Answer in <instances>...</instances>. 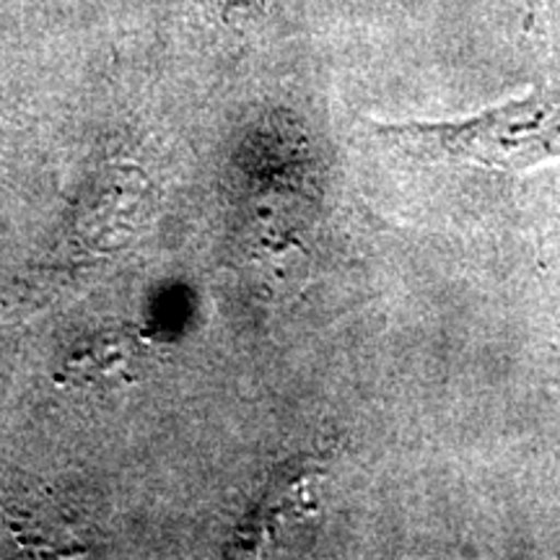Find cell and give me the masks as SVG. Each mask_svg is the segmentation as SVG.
Returning a JSON list of instances; mask_svg holds the SVG:
<instances>
[{
	"instance_id": "cell-1",
	"label": "cell",
	"mask_w": 560,
	"mask_h": 560,
	"mask_svg": "<svg viewBox=\"0 0 560 560\" xmlns=\"http://www.w3.org/2000/svg\"><path fill=\"white\" fill-rule=\"evenodd\" d=\"M416 156L470 164L488 172H524L560 159V96H527L457 122L382 128Z\"/></svg>"
}]
</instances>
